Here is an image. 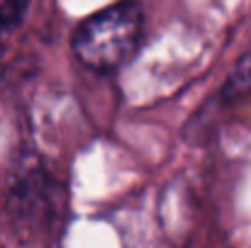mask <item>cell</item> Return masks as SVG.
Returning <instances> with one entry per match:
<instances>
[{
  "instance_id": "obj_1",
  "label": "cell",
  "mask_w": 251,
  "mask_h": 248,
  "mask_svg": "<svg viewBox=\"0 0 251 248\" xmlns=\"http://www.w3.org/2000/svg\"><path fill=\"white\" fill-rule=\"evenodd\" d=\"M144 17L137 2L125 0L90 15L74 32L71 46L85 68L110 73L125 66L142 39Z\"/></svg>"
},
{
  "instance_id": "obj_2",
  "label": "cell",
  "mask_w": 251,
  "mask_h": 248,
  "mask_svg": "<svg viewBox=\"0 0 251 248\" xmlns=\"http://www.w3.org/2000/svg\"><path fill=\"white\" fill-rule=\"evenodd\" d=\"M32 0H0V29L10 32L22 24Z\"/></svg>"
},
{
  "instance_id": "obj_3",
  "label": "cell",
  "mask_w": 251,
  "mask_h": 248,
  "mask_svg": "<svg viewBox=\"0 0 251 248\" xmlns=\"http://www.w3.org/2000/svg\"><path fill=\"white\" fill-rule=\"evenodd\" d=\"M234 88H249L251 85V49L244 54V59L239 61L237 71H234V78H232Z\"/></svg>"
},
{
  "instance_id": "obj_4",
  "label": "cell",
  "mask_w": 251,
  "mask_h": 248,
  "mask_svg": "<svg viewBox=\"0 0 251 248\" xmlns=\"http://www.w3.org/2000/svg\"><path fill=\"white\" fill-rule=\"evenodd\" d=\"M0 71H2V49H0Z\"/></svg>"
}]
</instances>
